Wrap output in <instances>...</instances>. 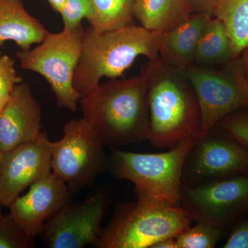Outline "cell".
<instances>
[{"instance_id":"1","label":"cell","mask_w":248,"mask_h":248,"mask_svg":"<svg viewBox=\"0 0 248 248\" xmlns=\"http://www.w3.org/2000/svg\"><path fill=\"white\" fill-rule=\"evenodd\" d=\"M148 83L150 129L148 141L157 148H174L197 140L201 128L198 99L185 70L159 58L148 60L141 73Z\"/></svg>"},{"instance_id":"2","label":"cell","mask_w":248,"mask_h":248,"mask_svg":"<svg viewBox=\"0 0 248 248\" xmlns=\"http://www.w3.org/2000/svg\"><path fill=\"white\" fill-rule=\"evenodd\" d=\"M148 83L143 75L99 84L79 100L83 117L104 146L111 148L148 141L150 129Z\"/></svg>"},{"instance_id":"3","label":"cell","mask_w":248,"mask_h":248,"mask_svg":"<svg viewBox=\"0 0 248 248\" xmlns=\"http://www.w3.org/2000/svg\"><path fill=\"white\" fill-rule=\"evenodd\" d=\"M140 56L159 58L155 32L135 24L105 32L91 27L85 29L73 79L80 99L97 89L102 78L115 79L123 76Z\"/></svg>"},{"instance_id":"4","label":"cell","mask_w":248,"mask_h":248,"mask_svg":"<svg viewBox=\"0 0 248 248\" xmlns=\"http://www.w3.org/2000/svg\"><path fill=\"white\" fill-rule=\"evenodd\" d=\"M195 141L186 140L155 154L112 148L108 169L115 177L133 183L137 199L181 207L183 171Z\"/></svg>"},{"instance_id":"5","label":"cell","mask_w":248,"mask_h":248,"mask_svg":"<svg viewBox=\"0 0 248 248\" xmlns=\"http://www.w3.org/2000/svg\"><path fill=\"white\" fill-rule=\"evenodd\" d=\"M192 222L190 214L182 206L137 199L116 207L94 247L151 248L161 240L177 237Z\"/></svg>"},{"instance_id":"6","label":"cell","mask_w":248,"mask_h":248,"mask_svg":"<svg viewBox=\"0 0 248 248\" xmlns=\"http://www.w3.org/2000/svg\"><path fill=\"white\" fill-rule=\"evenodd\" d=\"M85 29L82 26L60 32H48L39 46L16 53L21 68L35 72L48 81L57 106L76 112L80 97L73 86Z\"/></svg>"},{"instance_id":"7","label":"cell","mask_w":248,"mask_h":248,"mask_svg":"<svg viewBox=\"0 0 248 248\" xmlns=\"http://www.w3.org/2000/svg\"><path fill=\"white\" fill-rule=\"evenodd\" d=\"M185 72L200 104L198 138L215 128L226 116L248 109V80L241 55L218 68L193 63Z\"/></svg>"},{"instance_id":"8","label":"cell","mask_w":248,"mask_h":248,"mask_svg":"<svg viewBox=\"0 0 248 248\" xmlns=\"http://www.w3.org/2000/svg\"><path fill=\"white\" fill-rule=\"evenodd\" d=\"M63 130V137L52 142V170L76 192L108 169L109 157L102 139L84 117L68 121Z\"/></svg>"},{"instance_id":"9","label":"cell","mask_w":248,"mask_h":248,"mask_svg":"<svg viewBox=\"0 0 248 248\" xmlns=\"http://www.w3.org/2000/svg\"><path fill=\"white\" fill-rule=\"evenodd\" d=\"M182 206L193 221L225 228L248 212V174L216 178L194 185L183 184Z\"/></svg>"},{"instance_id":"10","label":"cell","mask_w":248,"mask_h":248,"mask_svg":"<svg viewBox=\"0 0 248 248\" xmlns=\"http://www.w3.org/2000/svg\"><path fill=\"white\" fill-rule=\"evenodd\" d=\"M110 201L104 190H97L81 202L69 203L46 222L40 235L49 248L94 246L102 228Z\"/></svg>"},{"instance_id":"11","label":"cell","mask_w":248,"mask_h":248,"mask_svg":"<svg viewBox=\"0 0 248 248\" xmlns=\"http://www.w3.org/2000/svg\"><path fill=\"white\" fill-rule=\"evenodd\" d=\"M223 134L211 130L196 140L186 159L183 184L194 185L216 178L248 174V148Z\"/></svg>"},{"instance_id":"12","label":"cell","mask_w":248,"mask_h":248,"mask_svg":"<svg viewBox=\"0 0 248 248\" xmlns=\"http://www.w3.org/2000/svg\"><path fill=\"white\" fill-rule=\"evenodd\" d=\"M52 141L42 132L38 138L4 153L0 170V202L9 207L27 187L52 172Z\"/></svg>"},{"instance_id":"13","label":"cell","mask_w":248,"mask_h":248,"mask_svg":"<svg viewBox=\"0 0 248 248\" xmlns=\"http://www.w3.org/2000/svg\"><path fill=\"white\" fill-rule=\"evenodd\" d=\"M71 191L53 172L30 186L9 205L10 214L31 237L40 234L46 222L71 203Z\"/></svg>"},{"instance_id":"14","label":"cell","mask_w":248,"mask_h":248,"mask_svg":"<svg viewBox=\"0 0 248 248\" xmlns=\"http://www.w3.org/2000/svg\"><path fill=\"white\" fill-rule=\"evenodd\" d=\"M42 110L30 86L22 81L15 87L0 111V151L2 153L38 138Z\"/></svg>"},{"instance_id":"15","label":"cell","mask_w":248,"mask_h":248,"mask_svg":"<svg viewBox=\"0 0 248 248\" xmlns=\"http://www.w3.org/2000/svg\"><path fill=\"white\" fill-rule=\"evenodd\" d=\"M213 16L194 12L170 30L155 32L159 58L168 64L185 70L194 63L197 43L207 23Z\"/></svg>"},{"instance_id":"16","label":"cell","mask_w":248,"mask_h":248,"mask_svg":"<svg viewBox=\"0 0 248 248\" xmlns=\"http://www.w3.org/2000/svg\"><path fill=\"white\" fill-rule=\"evenodd\" d=\"M48 32L28 12L22 0H0V46L12 41L20 50H29L45 40Z\"/></svg>"},{"instance_id":"17","label":"cell","mask_w":248,"mask_h":248,"mask_svg":"<svg viewBox=\"0 0 248 248\" xmlns=\"http://www.w3.org/2000/svg\"><path fill=\"white\" fill-rule=\"evenodd\" d=\"M189 0H137L135 19L153 32L170 30L193 14Z\"/></svg>"},{"instance_id":"18","label":"cell","mask_w":248,"mask_h":248,"mask_svg":"<svg viewBox=\"0 0 248 248\" xmlns=\"http://www.w3.org/2000/svg\"><path fill=\"white\" fill-rule=\"evenodd\" d=\"M231 41L224 24L216 17L207 23L196 48L194 64L218 68L234 60Z\"/></svg>"},{"instance_id":"19","label":"cell","mask_w":248,"mask_h":248,"mask_svg":"<svg viewBox=\"0 0 248 248\" xmlns=\"http://www.w3.org/2000/svg\"><path fill=\"white\" fill-rule=\"evenodd\" d=\"M213 17L224 24L234 58H239L248 48V0H218Z\"/></svg>"},{"instance_id":"20","label":"cell","mask_w":248,"mask_h":248,"mask_svg":"<svg viewBox=\"0 0 248 248\" xmlns=\"http://www.w3.org/2000/svg\"><path fill=\"white\" fill-rule=\"evenodd\" d=\"M137 0H91L92 12L88 22L99 32L114 30L135 24Z\"/></svg>"},{"instance_id":"21","label":"cell","mask_w":248,"mask_h":248,"mask_svg":"<svg viewBox=\"0 0 248 248\" xmlns=\"http://www.w3.org/2000/svg\"><path fill=\"white\" fill-rule=\"evenodd\" d=\"M178 235V248H213L224 234L225 228L207 222H195Z\"/></svg>"},{"instance_id":"22","label":"cell","mask_w":248,"mask_h":248,"mask_svg":"<svg viewBox=\"0 0 248 248\" xmlns=\"http://www.w3.org/2000/svg\"><path fill=\"white\" fill-rule=\"evenodd\" d=\"M34 238L25 231L11 216V214L0 218V248H33Z\"/></svg>"},{"instance_id":"23","label":"cell","mask_w":248,"mask_h":248,"mask_svg":"<svg viewBox=\"0 0 248 248\" xmlns=\"http://www.w3.org/2000/svg\"><path fill=\"white\" fill-rule=\"evenodd\" d=\"M91 12V0H66L60 12L63 29L72 30L81 27L83 19L89 20Z\"/></svg>"},{"instance_id":"24","label":"cell","mask_w":248,"mask_h":248,"mask_svg":"<svg viewBox=\"0 0 248 248\" xmlns=\"http://www.w3.org/2000/svg\"><path fill=\"white\" fill-rule=\"evenodd\" d=\"M15 63L14 59L8 55L0 58V111L9 101L15 87L23 81L17 75Z\"/></svg>"},{"instance_id":"25","label":"cell","mask_w":248,"mask_h":248,"mask_svg":"<svg viewBox=\"0 0 248 248\" xmlns=\"http://www.w3.org/2000/svg\"><path fill=\"white\" fill-rule=\"evenodd\" d=\"M240 110L226 116L217 125L224 133L248 148V111Z\"/></svg>"},{"instance_id":"26","label":"cell","mask_w":248,"mask_h":248,"mask_svg":"<svg viewBox=\"0 0 248 248\" xmlns=\"http://www.w3.org/2000/svg\"><path fill=\"white\" fill-rule=\"evenodd\" d=\"M224 248H248V220L239 223L232 232Z\"/></svg>"},{"instance_id":"27","label":"cell","mask_w":248,"mask_h":248,"mask_svg":"<svg viewBox=\"0 0 248 248\" xmlns=\"http://www.w3.org/2000/svg\"><path fill=\"white\" fill-rule=\"evenodd\" d=\"M194 12L206 13L213 16V11L218 0H189Z\"/></svg>"},{"instance_id":"28","label":"cell","mask_w":248,"mask_h":248,"mask_svg":"<svg viewBox=\"0 0 248 248\" xmlns=\"http://www.w3.org/2000/svg\"><path fill=\"white\" fill-rule=\"evenodd\" d=\"M151 248H178L176 237L167 238L158 241Z\"/></svg>"},{"instance_id":"29","label":"cell","mask_w":248,"mask_h":248,"mask_svg":"<svg viewBox=\"0 0 248 248\" xmlns=\"http://www.w3.org/2000/svg\"><path fill=\"white\" fill-rule=\"evenodd\" d=\"M47 1L53 11L60 14L66 0H47Z\"/></svg>"},{"instance_id":"30","label":"cell","mask_w":248,"mask_h":248,"mask_svg":"<svg viewBox=\"0 0 248 248\" xmlns=\"http://www.w3.org/2000/svg\"><path fill=\"white\" fill-rule=\"evenodd\" d=\"M243 60H244L245 71H246V76L248 80V48L245 50L241 54Z\"/></svg>"},{"instance_id":"31","label":"cell","mask_w":248,"mask_h":248,"mask_svg":"<svg viewBox=\"0 0 248 248\" xmlns=\"http://www.w3.org/2000/svg\"><path fill=\"white\" fill-rule=\"evenodd\" d=\"M3 156H4V153L0 151V170H1V164H2Z\"/></svg>"},{"instance_id":"32","label":"cell","mask_w":248,"mask_h":248,"mask_svg":"<svg viewBox=\"0 0 248 248\" xmlns=\"http://www.w3.org/2000/svg\"><path fill=\"white\" fill-rule=\"evenodd\" d=\"M3 206L2 203H1V202H0V218H1V217H2V213H1V207Z\"/></svg>"},{"instance_id":"33","label":"cell","mask_w":248,"mask_h":248,"mask_svg":"<svg viewBox=\"0 0 248 248\" xmlns=\"http://www.w3.org/2000/svg\"><path fill=\"white\" fill-rule=\"evenodd\" d=\"M1 55H2V54H1V52H0V58H1Z\"/></svg>"}]
</instances>
